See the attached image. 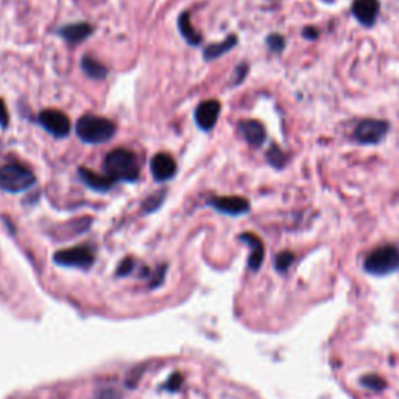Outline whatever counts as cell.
Wrapping results in <instances>:
<instances>
[{"label": "cell", "mask_w": 399, "mask_h": 399, "mask_svg": "<svg viewBox=\"0 0 399 399\" xmlns=\"http://www.w3.org/2000/svg\"><path fill=\"white\" fill-rule=\"evenodd\" d=\"M222 105L217 100H206L201 101L195 110V122L203 131H211L215 126L220 116Z\"/></svg>", "instance_id": "8"}, {"label": "cell", "mask_w": 399, "mask_h": 399, "mask_svg": "<svg viewBox=\"0 0 399 399\" xmlns=\"http://www.w3.org/2000/svg\"><path fill=\"white\" fill-rule=\"evenodd\" d=\"M387 131H389L387 122L367 119L357 124L356 130H354V139L365 145L379 144V142L385 138Z\"/></svg>", "instance_id": "6"}, {"label": "cell", "mask_w": 399, "mask_h": 399, "mask_svg": "<svg viewBox=\"0 0 399 399\" xmlns=\"http://www.w3.org/2000/svg\"><path fill=\"white\" fill-rule=\"evenodd\" d=\"M103 171L114 181L134 182L139 178V164L136 154L126 148H116L105 157Z\"/></svg>", "instance_id": "1"}, {"label": "cell", "mask_w": 399, "mask_h": 399, "mask_svg": "<svg viewBox=\"0 0 399 399\" xmlns=\"http://www.w3.org/2000/svg\"><path fill=\"white\" fill-rule=\"evenodd\" d=\"M178 29L181 36L187 41L189 45H198L201 43V35L194 29V25L191 24V19H189V13L184 11L181 13L178 17Z\"/></svg>", "instance_id": "17"}, {"label": "cell", "mask_w": 399, "mask_h": 399, "mask_svg": "<svg viewBox=\"0 0 399 399\" xmlns=\"http://www.w3.org/2000/svg\"><path fill=\"white\" fill-rule=\"evenodd\" d=\"M267 44L272 50L281 52L284 49V38L280 35H272V36L267 38Z\"/></svg>", "instance_id": "24"}, {"label": "cell", "mask_w": 399, "mask_h": 399, "mask_svg": "<svg viewBox=\"0 0 399 399\" xmlns=\"http://www.w3.org/2000/svg\"><path fill=\"white\" fill-rule=\"evenodd\" d=\"M55 262L63 267H77L89 268L94 263V252L91 247H73L63 249L55 254Z\"/></svg>", "instance_id": "7"}, {"label": "cell", "mask_w": 399, "mask_h": 399, "mask_svg": "<svg viewBox=\"0 0 399 399\" xmlns=\"http://www.w3.org/2000/svg\"><path fill=\"white\" fill-rule=\"evenodd\" d=\"M304 36L309 38V39H312V38L319 36V33H317L315 29H306V30H304Z\"/></svg>", "instance_id": "29"}, {"label": "cell", "mask_w": 399, "mask_h": 399, "mask_svg": "<svg viewBox=\"0 0 399 399\" xmlns=\"http://www.w3.org/2000/svg\"><path fill=\"white\" fill-rule=\"evenodd\" d=\"M78 177L81 180V182H83L85 186H87L89 189H92V191H96V192H108V191H111L113 186L116 184V181L111 180L110 177H101V175L96 173V172H92L89 171V168H86V167H78Z\"/></svg>", "instance_id": "12"}, {"label": "cell", "mask_w": 399, "mask_h": 399, "mask_svg": "<svg viewBox=\"0 0 399 399\" xmlns=\"http://www.w3.org/2000/svg\"><path fill=\"white\" fill-rule=\"evenodd\" d=\"M208 205L226 215H242L249 211V203L243 197H212Z\"/></svg>", "instance_id": "9"}, {"label": "cell", "mask_w": 399, "mask_h": 399, "mask_svg": "<svg viewBox=\"0 0 399 399\" xmlns=\"http://www.w3.org/2000/svg\"><path fill=\"white\" fill-rule=\"evenodd\" d=\"M239 131L249 145L258 148L267 139L266 128L258 120H242L239 124Z\"/></svg>", "instance_id": "13"}, {"label": "cell", "mask_w": 399, "mask_h": 399, "mask_svg": "<svg viewBox=\"0 0 399 399\" xmlns=\"http://www.w3.org/2000/svg\"><path fill=\"white\" fill-rule=\"evenodd\" d=\"M240 240L248 243V247L252 248V256H249L248 266L252 270H258L261 267V263L263 261V245L258 235H254L252 233H243L240 235Z\"/></svg>", "instance_id": "15"}, {"label": "cell", "mask_w": 399, "mask_h": 399, "mask_svg": "<svg viewBox=\"0 0 399 399\" xmlns=\"http://www.w3.org/2000/svg\"><path fill=\"white\" fill-rule=\"evenodd\" d=\"M293 261H295L293 253H290V252L280 253L278 258H276V262H275L276 270H278V272H286V270L292 266Z\"/></svg>", "instance_id": "21"}, {"label": "cell", "mask_w": 399, "mask_h": 399, "mask_svg": "<svg viewBox=\"0 0 399 399\" xmlns=\"http://www.w3.org/2000/svg\"><path fill=\"white\" fill-rule=\"evenodd\" d=\"M77 136L85 142V144H105L111 140L116 134V124L106 117L100 116H83L80 117L75 125Z\"/></svg>", "instance_id": "2"}, {"label": "cell", "mask_w": 399, "mask_h": 399, "mask_svg": "<svg viewBox=\"0 0 399 399\" xmlns=\"http://www.w3.org/2000/svg\"><path fill=\"white\" fill-rule=\"evenodd\" d=\"M133 267H134V262H133V259H125L124 262H122V266L119 267V270H117V275H120V276H125V275H128V273L131 272Z\"/></svg>", "instance_id": "27"}, {"label": "cell", "mask_w": 399, "mask_h": 399, "mask_svg": "<svg viewBox=\"0 0 399 399\" xmlns=\"http://www.w3.org/2000/svg\"><path fill=\"white\" fill-rule=\"evenodd\" d=\"M119 398L120 395L116 389L106 387V389H100L92 399H119Z\"/></svg>", "instance_id": "23"}, {"label": "cell", "mask_w": 399, "mask_h": 399, "mask_svg": "<svg viewBox=\"0 0 399 399\" xmlns=\"http://www.w3.org/2000/svg\"><path fill=\"white\" fill-rule=\"evenodd\" d=\"M365 270L376 276L390 275L399 270V248L384 245L371 252L365 259Z\"/></svg>", "instance_id": "4"}, {"label": "cell", "mask_w": 399, "mask_h": 399, "mask_svg": "<svg viewBox=\"0 0 399 399\" xmlns=\"http://www.w3.org/2000/svg\"><path fill=\"white\" fill-rule=\"evenodd\" d=\"M150 171L154 181H168L177 173V162L171 154L158 153L150 162Z\"/></svg>", "instance_id": "10"}, {"label": "cell", "mask_w": 399, "mask_h": 399, "mask_svg": "<svg viewBox=\"0 0 399 399\" xmlns=\"http://www.w3.org/2000/svg\"><path fill=\"white\" fill-rule=\"evenodd\" d=\"M363 385L365 387H368L371 390H382L384 389V381L381 379V377H377V376H367V377H363Z\"/></svg>", "instance_id": "22"}, {"label": "cell", "mask_w": 399, "mask_h": 399, "mask_svg": "<svg viewBox=\"0 0 399 399\" xmlns=\"http://www.w3.org/2000/svg\"><path fill=\"white\" fill-rule=\"evenodd\" d=\"M36 182V177L30 168L11 162L0 167V189L8 194H19L30 189Z\"/></svg>", "instance_id": "3"}, {"label": "cell", "mask_w": 399, "mask_h": 399, "mask_svg": "<svg viewBox=\"0 0 399 399\" xmlns=\"http://www.w3.org/2000/svg\"><path fill=\"white\" fill-rule=\"evenodd\" d=\"M81 71L92 80H105L108 77L106 67L91 55H85L81 59Z\"/></svg>", "instance_id": "18"}, {"label": "cell", "mask_w": 399, "mask_h": 399, "mask_svg": "<svg viewBox=\"0 0 399 399\" xmlns=\"http://www.w3.org/2000/svg\"><path fill=\"white\" fill-rule=\"evenodd\" d=\"M164 200H166V191H161L158 194L150 195V197H148L144 201V205H142V206H144L145 212H154V211H157V209L161 208V205H162V203H164Z\"/></svg>", "instance_id": "20"}, {"label": "cell", "mask_w": 399, "mask_h": 399, "mask_svg": "<svg viewBox=\"0 0 399 399\" xmlns=\"http://www.w3.org/2000/svg\"><path fill=\"white\" fill-rule=\"evenodd\" d=\"M8 125H10V114L8 110H6L5 101L0 99V126L6 128Z\"/></svg>", "instance_id": "25"}, {"label": "cell", "mask_w": 399, "mask_h": 399, "mask_svg": "<svg viewBox=\"0 0 399 399\" xmlns=\"http://www.w3.org/2000/svg\"><path fill=\"white\" fill-rule=\"evenodd\" d=\"M235 44H238V36H228L225 41H222V43H215V44L208 45L206 49L203 50V57H205L206 61L217 59L222 55H225L226 52L234 49Z\"/></svg>", "instance_id": "16"}, {"label": "cell", "mask_w": 399, "mask_h": 399, "mask_svg": "<svg viewBox=\"0 0 399 399\" xmlns=\"http://www.w3.org/2000/svg\"><path fill=\"white\" fill-rule=\"evenodd\" d=\"M247 72H248V66H247V64L239 66L238 69H235V77H234V80H233L234 85H240L242 81H243V78H245Z\"/></svg>", "instance_id": "26"}, {"label": "cell", "mask_w": 399, "mask_h": 399, "mask_svg": "<svg viewBox=\"0 0 399 399\" xmlns=\"http://www.w3.org/2000/svg\"><path fill=\"white\" fill-rule=\"evenodd\" d=\"M267 161L275 168H282L286 166V154H284V152L278 145H272L267 152Z\"/></svg>", "instance_id": "19"}, {"label": "cell", "mask_w": 399, "mask_h": 399, "mask_svg": "<svg viewBox=\"0 0 399 399\" xmlns=\"http://www.w3.org/2000/svg\"><path fill=\"white\" fill-rule=\"evenodd\" d=\"M38 122L39 125L43 126L47 133L52 134L53 138L63 139L69 136L71 120L64 113L57 110H44L39 113Z\"/></svg>", "instance_id": "5"}, {"label": "cell", "mask_w": 399, "mask_h": 399, "mask_svg": "<svg viewBox=\"0 0 399 399\" xmlns=\"http://www.w3.org/2000/svg\"><path fill=\"white\" fill-rule=\"evenodd\" d=\"M92 33H94V27L86 22L64 25L58 30V35L64 41H67L69 44H78L81 41L89 38Z\"/></svg>", "instance_id": "14"}, {"label": "cell", "mask_w": 399, "mask_h": 399, "mask_svg": "<svg viewBox=\"0 0 399 399\" xmlns=\"http://www.w3.org/2000/svg\"><path fill=\"white\" fill-rule=\"evenodd\" d=\"M180 384H181V376L180 375H175L172 377V381L168 382V387L167 389H171V390H177L180 387Z\"/></svg>", "instance_id": "28"}, {"label": "cell", "mask_w": 399, "mask_h": 399, "mask_svg": "<svg viewBox=\"0 0 399 399\" xmlns=\"http://www.w3.org/2000/svg\"><path fill=\"white\" fill-rule=\"evenodd\" d=\"M379 10V0H354L353 3V15L365 27L375 25Z\"/></svg>", "instance_id": "11"}]
</instances>
